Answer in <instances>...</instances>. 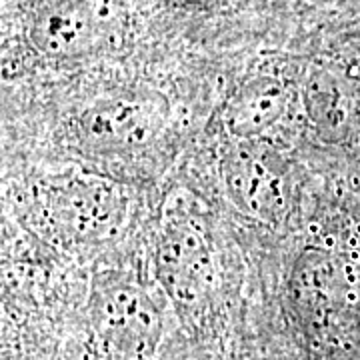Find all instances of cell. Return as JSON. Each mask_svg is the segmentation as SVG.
<instances>
[{"mask_svg":"<svg viewBox=\"0 0 360 360\" xmlns=\"http://www.w3.org/2000/svg\"><path fill=\"white\" fill-rule=\"evenodd\" d=\"M283 90L274 86H258L246 89L240 94V101L231 108V122L240 134H257L260 130L269 129L278 116L284 112Z\"/></svg>","mask_w":360,"mask_h":360,"instance_id":"cell-3","label":"cell"},{"mask_svg":"<svg viewBox=\"0 0 360 360\" xmlns=\"http://www.w3.org/2000/svg\"><path fill=\"white\" fill-rule=\"evenodd\" d=\"M226 182L232 196L252 214L269 217L283 206L278 179L266 162L250 153H236L229 158Z\"/></svg>","mask_w":360,"mask_h":360,"instance_id":"cell-1","label":"cell"},{"mask_svg":"<svg viewBox=\"0 0 360 360\" xmlns=\"http://www.w3.org/2000/svg\"><path fill=\"white\" fill-rule=\"evenodd\" d=\"M202 231L191 219H170L165 226L160 262L172 283L202 278L208 269Z\"/></svg>","mask_w":360,"mask_h":360,"instance_id":"cell-2","label":"cell"}]
</instances>
